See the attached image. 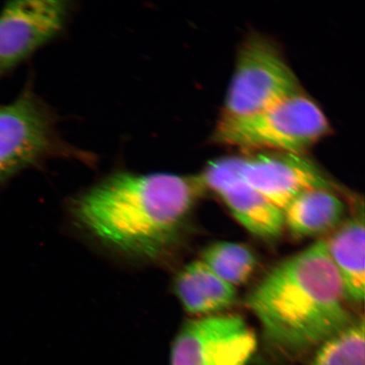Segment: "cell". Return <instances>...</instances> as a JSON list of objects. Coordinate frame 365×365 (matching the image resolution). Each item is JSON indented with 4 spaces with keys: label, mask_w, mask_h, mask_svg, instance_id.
<instances>
[{
    "label": "cell",
    "mask_w": 365,
    "mask_h": 365,
    "mask_svg": "<svg viewBox=\"0 0 365 365\" xmlns=\"http://www.w3.org/2000/svg\"><path fill=\"white\" fill-rule=\"evenodd\" d=\"M301 91L298 77L277 44L262 34H250L237 54L220 118L253 115Z\"/></svg>",
    "instance_id": "obj_4"
},
{
    "label": "cell",
    "mask_w": 365,
    "mask_h": 365,
    "mask_svg": "<svg viewBox=\"0 0 365 365\" xmlns=\"http://www.w3.org/2000/svg\"><path fill=\"white\" fill-rule=\"evenodd\" d=\"M247 156L241 157V177L282 212L305 191L332 188L325 173L305 154L262 152Z\"/></svg>",
    "instance_id": "obj_9"
},
{
    "label": "cell",
    "mask_w": 365,
    "mask_h": 365,
    "mask_svg": "<svg viewBox=\"0 0 365 365\" xmlns=\"http://www.w3.org/2000/svg\"><path fill=\"white\" fill-rule=\"evenodd\" d=\"M240 163L241 157L217 159L199 175L205 189L219 196L251 234L264 240L276 239L284 228V212L245 181Z\"/></svg>",
    "instance_id": "obj_8"
},
{
    "label": "cell",
    "mask_w": 365,
    "mask_h": 365,
    "mask_svg": "<svg viewBox=\"0 0 365 365\" xmlns=\"http://www.w3.org/2000/svg\"><path fill=\"white\" fill-rule=\"evenodd\" d=\"M364 318L355 317L314 350L307 365H364Z\"/></svg>",
    "instance_id": "obj_14"
},
{
    "label": "cell",
    "mask_w": 365,
    "mask_h": 365,
    "mask_svg": "<svg viewBox=\"0 0 365 365\" xmlns=\"http://www.w3.org/2000/svg\"><path fill=\"white\" fill-rule=\"evenodd\" d=\"M54 121L29 91L0 106V184L57 150Z\"/></svg>",
    "instance_id": "obj_6"
},
{
    "label": "cell",
    "mask_w": 365,
    "mask_h": 365,
    "mask_svg": "<svg viewBox=\"0 0 365 365\" xmlns=\"http://www.w3.org/2000/svg\"><path fill=\"white\" fill-rule=\"evenodd\" d=\"M257 339L245 319L218 314L187 322L173 340L170 365H250Z\"/></svg>",
    "instance_id": "obj_5"
},
{
    "label": "cell",
    "mask_w": 365,
    "mask_h": 365,
    "mask_svg": "<svg viewBox=\"0 0 365 365\" xmlns=\"http://www.w3.org/2000/svg\"><path fill=\"white\" fill-rule=\"evenodd\" d=\"M246 305L268 341L289 354L314 351L355 318L323 240L273 267Z\"/></svg>",
    "instance_id": "obj_2"
},
{
    "label": "cell",
    "mask_w": 365,
    "mask_h": 365,
    "mask_svg": "<svg viewBox=\"0 0 365 365\" xmlns=\"http://www.w3.org/2000/svg\"><path fill=\"white\" fill-rule=\"evenodd\" d=\"M200 261L234 287L248 282L257 267V259L252 250L245 245L227 241L209 245L203 250Z\"/></svg>",
    "instance_id": "obj_13"
},
{
    "label": "cell",
    "mask_w": 365,
    "mask_h": 365,
    "mask_svg": "<svg viewBox=\"0 0 365 365\" xmlns=\"http://www.w3.org/2000/svg\"><path fill=\"white\" fill-rule=\"evenodd\" d=\"M330 132L325 114L302 90L253 115L219 118L211 141L246 154H307Z\"/></svg>",
    "instance_id": "obj_3"
},
{
    "label": "cell",
    "mask_w": 365,
    "mask_h": 365,
    "mask_svg": "<svg viewBox=\"0 0 365 365\" xmlns=\"http://www.w3.org/2000/svg\"><path fill=\"white\" fill-rule=\"evenodd\" d=\"M364 207L350 217L326 241L327 252L351 302L361 304L364 299Z\"/></svg>",
    "instance_id": "obj_10"
},
{
    "label": "cell",
    "mask_w": 365,
    "mask_h": 365,
    "mask_svg": "<svg viewBox=\"0 0 365 365\" xmlns=\"http://www.w3.org/2000/svg\"><path fill=\"white\" fill-rule=\"evenodd\" d=\"M205 191L199 175L118 172L77 197L72 211L81 227L108 247L156 259L176 244Z\"/></svg>",
    "instance_id": "obj_1"
},
{
    "label": "cell",
    "mask_w": 365,
    "mask_h": 365,
    "mask_svg": "<svg viewBox=\"0 0 365 365\" xmlns=\"http://www.w3.org/2000/svg\"><path fill=\"white\" fill-rule=\"evenodd\" d=\"M345 205L332 188H317L297 196L284 211V227L296 237L327 234L340 225Z\"/></svg>",
    "instance_id": "obj_12"
},
{
    "label": "cell",
    "mask_w": 365,
    "mask_h": 365,
    "mask_svg": "<svg viewBox=\"0 0 365 365\" xmlns=\"http://www.w3.org/2000/svg\"><path fill=\"white\" fill-rule=\"evenodd\" d=\"M175 290L182 307L198 317L218 314L235 304V287L218 277L198 259L178 274Z\"/></svg>",
    "instance_id": "obj_11"
},
{
    "label": "cell",
    "mask_w": 365,
    "mask_h": 365,
    "mask_svg": "<svg viewBox=\"0 0 365 365\" xmlns=\"http://www.w3.org/2000/svg\"><path fill=\"white\" fill-rule=\"evenodd\" d=\"M71 7L57 0H21L0 12V74L12 70L65 29Z\"/></svg>",
    "instance_id": "obj_7"
}]
</instances>
